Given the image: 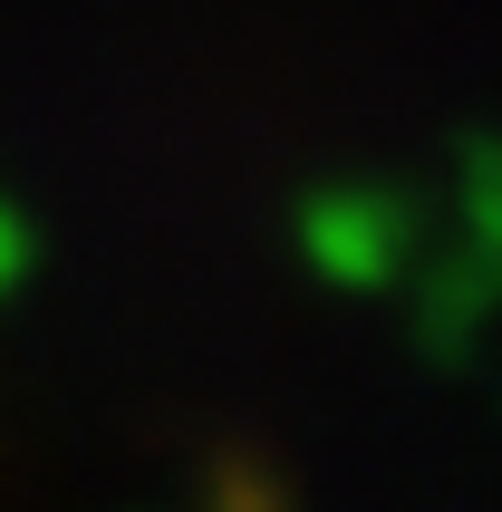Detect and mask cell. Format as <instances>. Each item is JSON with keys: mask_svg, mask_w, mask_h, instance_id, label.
Returning <instances> with one entry per match:
<instances>
[{"mask_svg": "<svg viewBox=\"0 0 502 512\" xmlns=\"http://www.w3.org/2000/svg\"><path fill=\"white\" fill-rule=\"evenodd\" d=\"M502 300V145H474L464 155V261L445 271V319L435 339H464V319H483Z\"/></svg>", "mask_w": 502, "mask_h": 512, "instance_id": "obj_1", "label": "cell"}, {"mask_svg": "<svg viewBox=\"0 0 502 512\" xmlns=\"http://www.w3.org/2000/svg\"><path fill=\"white\" fill-rule=\"evenodd\" d=\"M309 252L348 290H377L406 252V203L396 194H319L309 203Z\"/></svg>", "mask_w": 502, "mask_h": 512, "instance_id": "obj_2", "label": "cell"}, {"mask_svg": "<svg viewBox=\"0 0 502 512\" xmlns=\"http://www.w3.org/2000/svg\"><path fill=\"white\" fill-rule=\"evenodd\" d=\"M20 261H29V242H20V213H10V203H0V290L20 281Z\"/></svg>", "mask_w": 502, "mask_h": 512, "instance_id": "obj_3", "label": "cell"}]
</instances>
